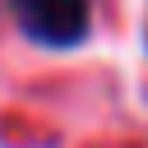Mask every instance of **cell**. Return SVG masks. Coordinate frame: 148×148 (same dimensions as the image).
Wrapping results in <instances>:
<instances>
[{
    "label": "cell",
    "instance_id": "obj_1",
    "mask_svg": "<svg viewBox=\"0 0 148 148\" xmlns=\"http://www.w3.org/2000/svg\"><path fill=\"white\" fill-rule=\"evenodd\" d=\"M18 28L42 46H79L88 37V0H9Z\"/></svg>",
    "mask_w": 148,
    "mask_h": 148
}]
</instances>
